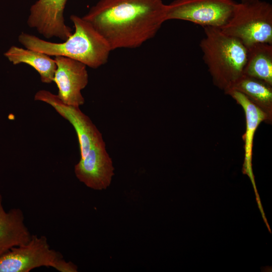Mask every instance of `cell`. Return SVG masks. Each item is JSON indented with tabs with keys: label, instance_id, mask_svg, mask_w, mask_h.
<instances>
[{
	"label": "cell",
	"instance_id": "cell-1",
	"mask_svg": "<svg viewBox=\"0 0 272 272\" xmlns=\"http://www.w3.org/2000/svg\"><path fill=\"white\" fill-rule=\"evenodd\" d=\"M166 11L162 0H99L82 18L114 50L136 48L154 38Z\"/></svg>",
	"mask_w": 272,
	"mask_h": 272
},
{
	"label": "cell",
	"instance_id": "cell-2",
	"mask_svg": "<svg viewBox=\"0 0 272 272\" xmlns=\"http://www.w3.org/2000/svg\"><path fill=\"white\" fill-rule=\"evenodd\" d=\"M75 32L61 43H54L22 32L19 42L29 49L49 56H62L97 69L107 63L112 50L105 39L88 21L75 15L70 16Z\"/></svg>",
	"mask_w": 272,
	"mask_h": 272
},
{
	"label": "cell",
	"instance_id": "cell-3",
	"mask_svg": "<svg viewBox=\"0 0 272 272\" xmlns=\"http://www.w3.org/2000/svg\"><path fill=\"white\" fill-rule=\"evenodd\" d=\"M203 29L205 36L199 43L202 59L214 85L226 93L243 75L247 48L219 28Z\"/></svg>",
	"mask_w": 272,
	"mask_h": 272
},
{
	"label": "cell",
	"instance_id": "cell-4",
	"mask_svg": "<svg viewBox=\"0 0 272 272\" xmlns=\"http://www.w3.org/2000/svg\"><path fill=\"white\" fill-rule=\"evenodd\" d=\"M220 29L246 48L259 43L272 44V5L261 0L236 3L229 21Z\"/></svg>",
	"mask_w": 272,
	"mask_h": 272
},
{
	"label": "cell",
	"instance_id": "cell-5",
	"mask_svg": "<svg viewBox=\"0 0 272 272\" xmlns=\"http://www.w3.org/2000/svg\"><path fill=\"white\" fill-rule=\"evenodd\" d=\"M41 266L51 267L59 272L78 271L77 265L51 248L43 235H32L27 243L14 247L0 256V272H29Z\"/></svg>",
	"mask_w": 272,
	"mask_h": 272
},
{
	"label": "cell",
	"instance_id": "cell-6",
	"mask_svg": "<svg viewBox=\"0 0 272 272\" xmlns=\"http://www.w3.org/2000/svg\"><path fill=\"white\" fill-rule=\"evenodd\" d=\"M236 4L233 0H174L166 5V21L179 20L220 28L229 21Z\"/></svg>",
	"mask_w": 272,
	"mask_h": 272
},
{
	"label": "cell",
	"instance_id": "cell-7",
	"mask_svg": "<svg viewBox=\"0 0 272 272\" xmlns=\"http://www.w3.org/2000/svg\"><path fill=\"white\" fill-rule=\"evenodd\" d=\"M34 100L51 106L74 127L78 139L81 158H83L95 146L104 141L100 132L89 117L79 107L63 103L57 96L45 90L37 91Z\"/></svg>",
	"mask_w": 272,
	"mask_h": 272
},
{
	"label": "cell",
	"instance_id": "cell-8",
	"mask_svg": "<svg viewBox=\"0 0 272 272\" xmlns=\"http://www.w3.org/2000/svg\"><path fill=\"white\" fill-rule=\"evenodd\" d=\"M56 69L53 82L57 88L58 98L64 103L80 107L85 99L81 91L88 83L87 66L76 60L56 56Z\"/></svg>",
	"mask_w": 272,
	"mask_h": 272
},
{
	"label": "cell",
	"instance_id": "cell-9",
	"mask_svg": "<svg viewBox=\"0 0 272 272\" xmlns=\"http://www.w3.org/2000/svg\"><path fill=\"white\" fill-rule=\"evenodd\" d=\"M67 0H38L30 9L27 24L45 38L66 40L72 29L65 24L64 10Z\"/></svg>",
	"mask_w": 272,
	"mask_h": 272
},
{
	"label": "cell",
	"instance_id": "cell-10",
	"mask_svg": "<svg viewBox=\"0 0 272 272\" xmlns=\"http://www.w3.org/2000/svg\"><path fill=\"white\" fill-rule=\"evenodd\" d=\"M111 158L106 151L104 141L93 147L75 166L76 177L94 190L106 189L114 175Z\"/></svg>",
	"mask_w": 272,
	"mask_h": 272
},
{
	"label": "cell",
	"instance_id": "cell-11",
	"mask_svg": "<svg viewBox=\"0 0 272 272\" xmlns=\"http://www.w3.org/2000/svg\"><path fill=\"white\" fill-rule=\"evenodd\" d=\"M2 201L0 193V256L12 248L27 243L32 236L22 210L14 208L7 212Z\"/></svg>",
	"mask_w": 272,
	"mask_h": 272
},
{
	"label": "cell",
	"instance_id": "cell-12",
	"mask_svg": "<svg viewBox=\"0 0 272 272\" xmlns=\"http://www.w3.org/2000/svg\"><path fill=\"white\" fill-rule=\"evenodd\" d=\"M4 55L13 64L26 63L31 66L39 74L41 82L50 84L53 82L56 69L54 59L43 52L12 46Z\"/></svg>",
	"mask_w": 272,
	"mask_h": 272
},
{
	"label": "cell",
	"instance_id": "cell-13",
	"mask_svg": "<svg viewBox=\"0 0 272 272\" xmlns=\"http://www.w3.org/2000/svg\"><path fill=\"white\" fill-rule=\"evenodd\" d=\"M231 89L237 90L245 95L265 114L269 124H271L272 85L243 74Z\"/></svg>",
	"mask_w": 272,
	"mask_h": 272
},
{
	"label": "cell",
	"instance_id": "cell-14",
	"mask_svg": "<svg viewBox=\"0 0 272 272\" xmlns=\"http://www.w3.org/2000/svg\"><path fill=\"white\" fill-rule=\"evenodd\" d=\"M243 74L272 85V44L259 43L247 47Z\"/></svg>",
	"mask_w": 272,
	"mask_h": 272
},
{
	"label": "cell",
	"instance_id": "cell-15",
	"mask_svg": "<svg viewBox=\"0 0 272 272\" xmlns=\"http://www.w3.org/2000/svg\"><path fill=\"white\" fill-rule=\"evenodd\" d=\"M241 3H252L254 2L257 1L258 0H240Z\"/></svg>",
	"mask_w": 272,
	"mask_h": 272
}]
</instances>
